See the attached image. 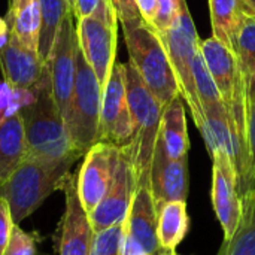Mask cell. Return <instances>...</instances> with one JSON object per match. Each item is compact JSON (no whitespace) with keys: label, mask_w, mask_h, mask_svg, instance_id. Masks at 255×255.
I'll return each instance as SVG.
<instances>
[{"label":"cell","mask_w":255,"mask_h":255,"mask_svg":"<svg viewBox=\"0 0 255 255\" xmlns=\"http://www.w3.org/2000/svg\"><path fill=\"white\" fill-rule=\"evenodd\" d=\"M31 93L33 99L18 109L24 126L27 157L73 166L84 155L69 139L64 118L54 100L51 75L48 73Z\"/></svg>","instance_id":"1"},{"label":"cell","mask_w":255,"mask_h":255,"mask_svg":"<svg viewBox=\"0 0 255 255\" xmlns=\"http://www.w3.org/2000/svg\"><path fill=\"white\" fill-rule=\"evenodd\" d=\"M130 63L161 108L181 93L161 36L143 19L123 25Z\"/></svg>","instance_id":"2"},{"label":"cell","mask_w":255,"mask_h":255,"mask_svg":"<svg viewBox=\"0 0 255 255\" xmlns=\"http://www.w3.org/2000/svg\"><path fill=\"white\" fill-rule=\"evenodd\" d=\"M126 84L127 100L133 118V140L127 146L131 155L136 185H143L149 184L163 108L130 61L126 63Z\"/></svg>","instance_id":"3"},{"label":"cell","mask_w":255,"mask_h":255,"mask_svg":"<svg viewBox=\"0 0 255 255\" xmlns=\"http://www.w3.org/2000/svg\"><path fill=\"white\" fill-rule=\"evenodd\" d=\"M70 167V164H54L27 157L0 185V197L7 202L13 223L19 224L28 218L54 191L61 190Z\"/></svg>","instance_id":"4"},{"label":"cell","mask_w":255,"mask_h":255,"mask_svg":"<svg viewBox=\"0 0 255 255\" xmlns=\"http://www.w3.org/2000/svg\"><path fill=\"white\" fill-rule=\"evenodd\" d=\"M102 96V85L78 43L75 85L63 118L73 148L82 155L99 142Z\"/></svg>","instance_id":"5"},{"label":"cell","mask_w":255,"mask_h":255,"mask_svg":"<svg viewBox=\"0 0 255 255\" xmlns=\"http://www.w3.org/2000/svg\"><path fill=\"white\" fill-rule=\"evenodd\" d=\"M158 34L164 42L169 60L179 84L181 94L191 111L196 126L202 131L205 127V120L194 82V61L197 52L200 51V37L191 18L187 0H182L179 16L172 24V27Z\"/></svg>","instance_id":"6"},{"label":"cell","mask_w":255,"mask_h":255,"mask_svg":"<svg viewBox=\"0 0 255 255\" xmlns=\"http://www.w3.org/2000/svg\"><path fill=\"white\" fill-rule=\"evenodd\" d=\"M166 254L158 241V211L151 185H137L124 221L121 255Z\"/></svg>","instance_id":"7"},{"label":"cell","mask_w":255,"mask_h":255,"mask_svg":"<svg viewBox=\"0 0 255 255\" xmlns=\"http://www.w3.org/2000/svg\"><path fill=\"white\" fill-rule=\"evenodd\" d=\"M133 140V118L127 100L126 64L115 61L102 96L99 142L123 148Z\"/></svg>","instance_id":"8"},{"label":"cell","mask_w":255,"mask_h":255,"mask_svg":"<svg viewBox=\"0 0 255 255\" xmlns=\"http://www.w3.org/2000/svg\"><path fill=\"white\" fill-rule=\"evenodd\" d=\"M136 187V175L130 149L128 146L118 148V158L112 184L102 202L88 214L94 233L117 224H123L126 221Z\"/></svg>","instance_id":"9"},{"label":"cell","mask_w":255,"mask_h":255,"mask_svg":"<svg viewBox=\"0 0 255 255\" xmlns=\"http://www.w3.org/2000/svg\"><path fill=\"white\" fill-rule=\"evenodd\" d=\"M212 158V206L229 242L238 232L242 220V199L239 194L238 173L232 158L226 152H217Z\"/></svg>","instance_id":"10"},{"label":"cell","mask_w":255,"mask_h":255,"mask_svg":"<svg viewBox=\"0 0 255 255\" xmlns=\"http://www.w3.org/2000/svg\"><path fill=\"white\" fill-rule=\"evenodd\" d=\"M73 12H69L64 16L48 60L54 100L63 117L72 99L76 75L78 36L73 22Z\"/></svg>","instance_id":"11"},{"label":"cell","mask_w":255,"mask_h":255,"mask_svg":"<svg viewBox=\"0 0 255 255\" xmlns=\"http://www.w3.org/2000/svg\"><path fill=\"white\" fill-rule=\"evenodd\" d=\"M118 158V148L97 142L84 155L82 166L76 173V190L82 208L90 214L109 190Z\"/></svg>","instance_id":"12"},{"label":"cell","mask_w":255,"mask_h":255,"mask_svg":"<svg viewBox=\"0 0 255 255\" xmlns=\"http://www.w3.org/2000/svg\"><path fill=\"white\" fill-rule=\"evenodd\" d=\"M117 30L118 25H112L94 15L79 18L76 24L79 48L94 70L102 90H105L115 64Z\"/></svg>","instance_id":"13"},{"label":"cell","mask_w":255,"mask_h":255,"mask_svg":"<svg viewBox=\"0 0 255 255\" xmlns=\"http://www.w3.org/2000/svg\"><path fill=\"white\" fill-rule=\"evenodd\" d=\"M61 191L66 197V208L61 218L58 255H91L96 233L91 227L88 214L79 200L76 175H67L61 185Z\"/></svg>","instance_id":"14"},{"label":"cell","mask_w":255,"mask_h":255,"mask_svg":"<svg viewBox=\"0 0 255 255\" xmlns=\"http://www.w3.org/2000/svg\"><path fill=\"white\" fill-rule=\"evenodd\" d=\"M0 67L4 82L19 91L34 90L49 73V66L39 52L28 49L12 34H7L6 43L0 48Z\"/></svg>","instance_id":"15"},{"label":"cell","mask_w":255,"mask_h":255,"mask_svg":"<svg viewBox=\"0 0 255 255\" xmlns=\"http://www.w3.org/2000/svg\"><path fill=\"white\" fill-rule=\"evenodd\" d=\"M149 185L157 211L169 202H187L190 188L188 157L170 160L158 140L152 160Z\"/></svg>","instance_id":"16"},{"label":"cell","mask_w":255,"mask_h":255,"mask_svg":"<svg viewBox=\"0 0 255 255\" xmlns=\"http://www.w3.org/2000/svg\"><path fill=\"white\" fill-rule=\"evenodd\" d=\"M200 51L226 106H229L245 85V76L236 54L214 36L200 40Z\"/></svg>","instance_id":"17"},{"label":"cell","mask_w":255,"mask_h":255,"mask_svg":"<svg viewBox=\"0 0 255 255\" xmlns=\"http://www.w3.org/2000/svg\"><path fill=\"white\" fill-rule=\"evenodd\" d=\"M184 102L185 100L179 93L163 108L161 112L158 140L161 142L170 160H181L188 157L190 137L187 130Z\"/></svg>","instance_id":"18"},{"label":"cell","mask_w":255,"mask_h":255,"mask_svg":"<svg viewBox=\"0 0 255 255\" xmlns=\"http://www.w3.org/2000/svg\"><path fill=\"white\" fill-rule=\"evenodd\" d=\"M27 158V143L19 112L6 115L0 121V185Z\"/></svg>","instance_id":"19"},{"label":"cell","mask_w":255,"mask_h":255,"mask_svg":"<svg viewBox=\"0 0 255 255\" xmlns=\"http://www.w3.org/2000/svg\"><path fill=\"white\" fill-rule=\"evenodd\" d=\"M9 34L15 36L28 49H39L40 34V4L39 0H9L6 13Z\"/></svg>","instance_id":"20"},{"label":"cell","mask_w":255,"mask_h":255,"mask_svg":"<svg viewBox=\"0 0 255 255\" xmlns=\"http://www.w3.org/2000/svg\"><path fill=\"white\" fill-rule=\"evenodd\" d=\"M214 37L235 52L236 33L242 13L251 9L245 0H209Z\"/></svg>","instance_id":"21"},{"label":"cell","mask_w":255,"mask_h":255,"mask_svg":"<svg viewBox=\"0 0 255 255\" xmlns=\"http://www.w3.org/2000/svg\"><path fill=\"white\" fill-rule=\"evenodd\" d=\"M190 230L187 202H169L158 209V241L164 251L175 253Z\"/></svg>","instance_id":"22"},{"label":"cell","mask_w":255,"mask_h":255,"mask_svg":"<svg viewBox=\"0 0 255 255\" xmlns=\"http://www.w3.org/2000/svg\"><path fill=\"white\" fill-rule=\"evenodd\" d=\"M40 4V34H39V55L48 63L57 33L63 24L64 16L73 12L67 0H39Z\"/></svg>","instance_id":"23"},{"label":"cell","mask_w":255,"mask_h":255,"mask_svg":"<svg viewBox=\"0 0 255 255\" xmlns=\"http://www.w3.org/2000/svg\"><path fill=\"white\" fill-rule=\"evenodd\" d=\"M235 54L245 78L255 76V13L247 9L242 13L236 33Z\"/></svg>","instance_id":"24"},{"label":"cell","mask_w":255,"mask_h":255,"mask_svg":"<svg viewBox=\"0 0 255 255\" xmlns=\"http://www.w3.org/2000/svg\"><path fill=\"white\" fill-rule=\"evenodd\" d=\"M218 255H255V197L244 206L236 235L223 244Z\"/></svg>","instance_id":"25"},{"label":"cell","mask_w":255,"mask_h":255,"mask_svg":"<svg viewBox=\"0 0 255 255\" xmlns=\"http://www.w3.org/2000/svg\"><path fill=\"white\" fill-rule=\"evenodd\" d=\"M245 108H247V143L250 157V176L255 188V76L245 78Z\"/></svg>","instance_id":"26"},{"label":"cell","mask_w":255,"mask_h":255,"mask_svg":"<svg viewBox=\"0 0 255 255\" xmlns=\"http://www.w3.org/2000/svg\"><path fill=\"white\" fill-rule=\"evenodd\" d=\"M123 230H124V223L96 233L91 255H121Z\"/></svg>","instance_id":"27"},{"label":"cell","mask_w":255,"mask_h":255,"mask_svg":"<svg viewBox=\"0 0 255 255\" xmlns=\"http://www.w3.org/2000/svg\"><path fill=\"white\" fill-rule=\"evenodd\" d=\"M73 13L78 19L94 15L112 25H118V18L111 0H75Z\"/></svg>","instance_id":"28"},{"label":"cell","mask_w":255,"mask_h":255,"mask_svg":"<svg viewBox=\"0 0 255 255\" xmlns=\"http://www.w3.org/2000/svg\"><path fill=\"white\" fill-rule=\"evenodd\" d=\"M36 247L37 244L34 236L24 232L19 224H15L3 255H36Z\"/></svg>","instance_id":"29"},{"label":"cell","mask_w":255,"mask_h":255,"mask_svg":"<svg viewBox=\"0 0 255 255\" xmlns=\"http://www.w3.org/2000/svg\"><path fill=\"white\" fill-rule=\"evenodd\" d=\"M13 226L15 223L10 214V208L7 202L0 197V255H3L6 251Z\"/></svg>","instance_id":"30"},{"label":"cell","mask_w":255,"mask_h":255,"mask_svg":"<svg viewBox=\"0 0 255 255\" xmlns=\"http://www.w3.org/2000/svg\"><path fill=\"white\" fill-rule=\"evenodd\" d=\"M111 3L115 9L117 18L121 25L130 24V22L142 18L136 0H111Z\"/></svg>","instance_id":"31"},{"label":"cell","mask_w":255,"mask_h":255,"mask_svg":"<svg viewBox=\"0 0 255 255\" xmlns=\"http://www.w3.org/2000/svg\"><path fill=\"white\" fill-rule=\"evenodd\" d=\"M12 91L13 88L10 85H7L6 82H0V121L6 115L13 114L19 109V106L15 102H12L13 100Z\"/></svg>","instance_id":"32"},{"label":"cell","mask_w":255,"mask_h":255,"mask_svg":"<svg viewBox=\"0 0 255 255\" xmlns=\"http://www.w3.org/2000/svg\"><path fill=\"white\" fill-rule=\"evenodd\" d=\"M136 3H137L142 18L152 27L155 12H157V0H136Z\"/></svg>","instance_id":"33"},{"label":"cell","mask_w":255,"mask_h":255,"mask_svg":"<svg viewBox=\"0 0 255 255\" xmlns=\"http://www.w3.org/2000/svg\"><path fill=\"white\" fill-rule=\"evenodd\" d=\"M245 3L251 7V10L255 13V0H245Z\"/></svg>","instance_id":"34"},{"label":"cell","mask_w":255,"mask_h":255,"mask_svg":"<svg viewBox=\"0 0 255 255\" xmlns=\"http://www.w3.org/2000/svg\"><path fill=\"white\" fill-rule=\"evenodd\" d=\"M67 1H69V3H70V6L73 7V4H75V0H67Z\"/></svg>","instance_id":"35"},{"label":"cell","mask_w":255,"mask_h":255,"mask_svg":"<svg viewBox=\"0 0 255 255\" xmlns=\"http://www.w3.org/2000/svg\"><path fill=\"white\" fill-rule=\"evenodd\" d=\"M166 255H179V254H176V253H167Z\"/></svg>","instance_id":"36"}]
</instances>
